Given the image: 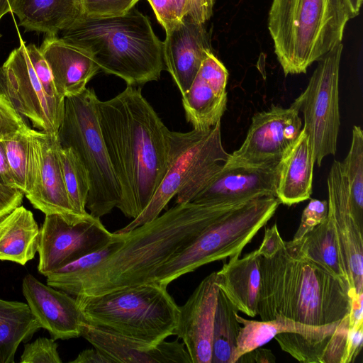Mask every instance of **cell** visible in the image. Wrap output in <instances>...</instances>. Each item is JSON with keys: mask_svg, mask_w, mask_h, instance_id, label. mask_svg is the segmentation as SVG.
Masks as SVG:
<instances>
[{"mask_svg": "<svg viewBox=\"0 0 363 363\" xmlns=\"http://www.w3.org/2000/svg\"><path fill=\"white\" fill-rule=\"evenodd\" d=\"M245 201L176 203L152 220L123 233L122 244L96 266L51 286L76 297L153 282L164 263L219 217Z\"/></svg>", "mask_w": 363, "mask_h": 363, "instance_id": "cell-1", "label": "cell"}, {"mask_svg": "<svg viewBox=\"0 0 363 363\" xmlns=\"http://www.w3.org/2000/svg\"><path fill=\"white\" fill-rule=\"evenodd\" d=\"M102 136L119 183L118 208L135 218L148 205L165 174L171 130L140 88L127 85L107 101H98Z\"/></svg>", "mask_w": 363, "mask_h": 363, "instance_id": "cell-2", "label": "cell"}, {"mask_svg": "<svg viewBox=\"0 0 363 363\" xmlns=\"http://www.w3.org/2000/svg\"><path fill=\"white\" fill-rule=\"evenodd\" d=\"M259 256L257 315L262 320L281 317L320 326L337 322L350 313V284L291 253L284 240L274 252Z\"/></svg>", "mask_w": 363, "mask_h": 363, "instance_id": "cell-3", "label": "cell"}, {"mask_svg": "<svg viewBox=\"0 0 363 363\" xmlns=\"http://www.w3.org/2000/svg\"><path fill=\"white\" fill-rule=\"evenodd\" d=\"M61 33L64 40L88 51L101 70L127 85L157 81L165 69L163 42L149 18L135 8L113 16L83 14Z\"/></svg>", "mask_w": 363, "mask_h": 363, "instance_id": "cell-4", "label": "cell"}, {"mask_svg": "<svg viewBox=\"0 0 363 363\" xmlns=\"http://www.w3.org/2000/svg\"><path fill=\"white\" fill-rule=\"evenodd\" d=\"M351 18L347 0H273L268 29L285 76L306 73L341 43Z\"/></svg>", "mask_w": 363, "mask_h": 363, "instance_id": "cell-5", "label": "cell"}, {"mask_svg": "<svg viewBox=\"0 0 363 363\" xmlns=\"http://www.w3.org/2000/svg\"><path fill=\"white\" fill-rule=\"evenodd\" d=\"M167 287L150 282L75 298L85 323L157 345L174 335L179 314Z\"/></svg>", "mask_w": 363, "mask_h": 363, "instance_id": "cell-6", "label": "cell"}, {"mask_svg": "<svg viewBox=\"0 0 363 363\" xmlns=\"http://www.w3.org/2000/svg\"><path fill=\"white\" fill-rule=\"evenodd\" d=\"M230 154L221 140L220 121L206 130L170 133L165 174L142 213L116 233H125L159 216L170 200L191 202L223 167Z\"/></svg>", "mask_w": 363, "mask_h": 363, "instance_id": "cell-7", "label": "cell"}, {"mask_svg": "<svg viewBox=\"0 0 363 363\" xmlns=\"http://www.w3.org/2000/svg\"><path fill=\"white\" fill-rule=\"evenodd\" d=\"M98 101L89 88L65 97L57 136L60 145L71 147L84 166L89 180L86 208L100 218L120 208L122 194L99 125Z\"/></svg>", "mask_w": 363, "mask_h": 363, "instance_id": "cell-8", "label": "cell"}, {"mask_svg": "<svg viewBox=\"0 0 363 363\" xmlns=\"http://www.w3.org/2000/svg\"><path fill=\"white\" fill-rule=\"evenodd\" d=\"M279 203L275 196H263L232 208L164 263L153 282L167 286L181 276L204 264L240 255L274 216Z\"/></svg>", "mask_w": 363, "mask_h": 363, "instance_id": "cell-9", "label": "cell"}, {"mask_svg": "<svg viewBox=\"0 0 363 363\" xmlns=\"http://www.w3.org/2000/svg\"><path fill=\"white\" fill-rule=\"evenodd\" d=\"M343 45H336L318 61L306 89L291 104L303 115V131L311 144L315 163L337 151L340 126L339 72Z\"/></svg>", "mask_w": 363, "mask_h": 363, "instance_id": "cell-10", "label": "cell"}, {"mask_svg": "<svg viewBox=\"0 0 363 363\" xmlns=\"http://www.w3.org/2000/svg\"><path fill=\"white\" fill-rule=\"evenodd\" d=\"M299 111L294 105H272L255 113L241 146L230 154L226 167H264L279 164L302 130Z\"/></svg>", "mask_w": 363, "mask_h": 363, "instance_id": "cell-11", "label": "cell"}, {"mask_svg": "<svg viewBox=\"0 0 363 363\" xmlns=\"http://www.w3.org/2000/svg\"><path fill=\"white\" fill-rule=\"evenodd\" d=\"M0 91L20 115L31 121L34 128L57 133L65 104L54 101L46 94L21 36L19 46L11 51L0 67Z\"/></svg>", "mask_w": 363, "mask_h": 363, "instance_id": "cell-12", "label": "cell"}, {"mask_svg": "<svg viewBox=\"0 0 363 363\" xmlns=\"http://www.w3.org/2000/svg\"><path fill=\"white\" fill-rule=\"evenodd\" d=\"M99 218L91 214L75 223L57 214L45 215L40 229L38 270L48 276L76 259L103 249L113 239Z\"/></svg>", "mask_w": 363, "mask_h": 363, "instance_id": "cell-13", "label": "cell"}, {"mask_svg": "<svg viewBox=\"0 0 363 363\" xmlns=\"http://www.w3.org/2000/svg\"><path fill=\"white\" fill-rule=\"evenodd\" d=\"M35 161L34 182L26 195L34 208L45 215L57 214L75 223L87 218L72 207L64 182L59 155L60 143L57 133L31 129Z\"/></svg>", "mask_w": 363, "mask_h": 363, "instance_id": "cell-14", "label": "cell"}, {"mask_svg": "<svg viewBox=\"0 0 363 363\" xmlns=\"http://www.w3.org/2000/svg\"><path fill=\"white\" fill-rule=\"evenodd\" d=\"M328 216L333 225L351 294L363 292V229L354 220L340 162L334 160L327 179Z\"/></svg>", "mask_w": 363, "mask_h": 363, "instance_id": "cell-15", "label": "cell"}, {"mask_svg": "<svg viewBox=\"0 0 363 363\" xmlns=\"http://www.w3.org/2000/svg\"><path fill=\"white\" fill-rule=\"evenodd\" d=\"M218 287L216 272L205 277L179 306L174 335L182 340L191 363H211L215 311Z\"/></svg>", "mask_w": 363, "mask_h": 363, "instance_id": "cell-16", "label": "cell"}, {"mask_svg": "<svg viewBox=\"0 0 363 363\" xmlns=\"http://www.w3.org/2000/svg\"><path fill=\"white\" fill-rule=\"evenodd\" d=\"M228 79L226 67L209 52L189 89L182 94L185 117L193 129L206 130L220 121L227 107Z\"/></svg>", "mask_w": 363, "mask_h": 363, "instance_id": "cell-17", "label": "cell"}, {"mask_svg": "<svg viewBox=\"0 0 363 363\" xmlns=\"http://www.w3.org/2000/svg\"><path fill=\"white\" fill-rule=\"evenodd\" d=\"M22 291L41 328L53 340L81 337L85 321L75 297L43 284L29 274L23 279Z\"/></svg>", "mask_w": 363, "mask_h": 363, "instance_id": "cell-18", "label": "cell"}, {"mask_svg": "<svg viewBox=\"0 0 363 363\" xmlns=\"http://www.w3.org/2000/svg\"><path fill=\"white\" fill-rule=\"evenodd\" d=\"M82 337L110 363H191L183 342L151 345L84 323Z\"/></svg>", "mask_w": 363, "mask_h": 363, "instance_id": "cell-19", "label": "cell"}, {"mask_svg": "<svg viewBox=\"0 0 363 363\" xmlns=\"http://www.w3.org/2000/svg\"><path fill=\"white\" fill-rule=\"evenodd\" d=\"M211 52L209 36L203 23L189 15L166 33L163 42L165 69L182 94L189 89L201 62Z\"/></svg>", "mask_w": 363, "mask_h": 363, "instance_id": "cell-20", "label": "cell"}, {"mask_svg": "<svg viewBox=\"0 0 363 363\" xmlns=\"http://www.w3.org/2000/svg\"><path fill=\"white\" fill-rule=\"evenodd\" d=\"M279 166L280 162L264 167L223 166L192 201H245L263 196H276Z\"/></svg>", "mask_w": 363, "mask_h": 363, "instance_id": "cell-21", "label": "cell"}, {"mask_svg": "<svg viewBox=\"0 0 363 363\" xmlns=\"http://www.w3.org/2000/svg\"><path fill=\"white\" fill-rule=\"evenodd\" d=\"M39 48L50 68L57 91L64 98L82 92L101 70L88 51L58 35L46 34Z\"/></svg>", "mask_w": 363, "mask_h": 363, "instance_id": "cell-22", "label": "cell"}, {"mask_svg": "<svg viewBox=\"0 0 363 363\" xmlns=\"http://www.w3.org/2000/svg\"><path fill=\"white\" fill-rule=\"evenodd\" d=\"M229 257L216 272L217 286L238 311L253 318L258 314L257 306L261 286L259 255L257 250L242 257Z\"/></svg>", "mask_w": 363, "mask_h": 363, "instance_id": "cell-23", "label": "cell"}, {"mask_svg": "<svg viewBox=\"0 0 363 363\" xmlns=\"http://www.w3.org/2000/svg\"><path fill=\"white\" fill-rule=\"evenodd\" d=\"M315 160L308 136L301 132L280 162L276 197L292 206L308 199L312 194Z\"/></svg>", "mask_w": 363, "mask_h": 363, "instance_id": "cell-24", "label": "cell"}, {"mask_svg": "<svg viewBox=\"0 0 363 363\" xmlns=\"http://www.w3.org/2000/svg\"><path fill=\"white\" fill-rule=\"evenodd\" d=\"M11 12L26 31L58 33L83 14L82 0H14Z\"/></svg>", "mask_w": 363, "mask_h": 363, "instance_id": "cell-25", "label": "cell"}, {"mask_svg": "<svg viewBox=\"0 0 363 363\" xmlns=\"http://www.w3.org/2000/svg\"><path fill=\"white\" fill-rule=\"evenodd\" d=\"M40 235L33 213L16 207L0 219V260L25 265L38 252Z\"/></svg>", "mask_w": 363, "mask_h": 363, "instance_id": "cell-26", "label": "cell"}, {"mask_svg": "<svg viewBox=\"0 0 363 363\" xmlns=\"http://www.w3.org/2000/svg\"><path fill=\"white\" fill-rule=\"evenodd\" d=\"M284 245L294 255L315 263L350 284L337 238L328 216L301 238L284 241Z\"/></svg>", "mask_w": 363, "mask_h": 363, "instance_id": "cell-27", "label": "cell"}, {"mask_svg": "<svg viewBox=\"0 0 363 363\" xmlns=\"http://www.w3.org/2000/svg\"><path fill=\"white\" fill-rule=\"evenodd\" d=\"M238 321L242 325L237 340L233 356V363L243 354L262 347L269 342L277 334L281 333H298L304 335H324L335 332L339 323L325 325H309L279 317L270 320H254L244 318L235 313Z\"/></svg>", "mask_w": 363, "mask_h": 363, "instance_id": "cell-28", "label": "cell"}, {"mask_svg": "<svg viewBox=\"0 0 363 363\" xmlns=\"http://www.w3.org/2000/svg\"><path fill=\"white\" fill-rule=\"evenodd\" d=\"M40 328L28 303L0 299V363H13L18 345Z\"/></svg>", "mask_w": 363, "mask_h": 363, "instance_id": "cell-29", "label": "cell"}, {"mask_svg": "<svg viewBox=\"0 0 363 363\" xmlns=\"http://www.w3.org/2000/svg\"><path fill=\"white\" fill-rule=\"evenodd\" d=\"M238 310L218 289L214 315L211 363H233L237 340L241 328Z\"/></svg>", "mask_w": 363, "mask_h": 363, "instance_id": "cell-30", "label": "cell"}, {"mask_svg": "<svg viewBox=\"0 0 363 363\" xmlns=\"http://www.w3.org/2000/svg\"><path fill=\"white\" fill-rule=\"evenodd\" d=\"M345 177L352 216L363 229V131L354 125L349 152L341 162Z\"/></svg>", "mask_w": 363, "mask_h": 363, "instance_id": "cell-31", "label": "cell"}, {"mask_svg": "<svg viewBox=\"0 0 363 363\" xmlns=\"http://www.w3.org/2000/svg\"><path fill=\"white\" fill-rule=\"evenodd\" d=\"M30 132L31 128L4 141L16 188L24 196L30 193L34 182L35 161Z\"/></svg>", "mask_w": 363, "mask_h": 363, "instance_id": "cell-32", "label": "cell"}, {"mask_svg": "<svg viewBox=\"0 0 363 363\" xmlns=\"http://www.w3.org/2000/svg\"><path fill=\"white\" fill-rule=\"evenodd\" d=\"M59 155L70 204L77 213L86 216L89 213L86 210V203L89 190L86 170L71 147L60 145Z\"/></svg>", "mask_w": 363, "mask_h": 363, "instance_id": "cell-33", "label": "cell"}, {"mask_svg": "<svg viewBox=\"0 0 363 363\" xmlns=\"http://www.w3.org/2000/svg\"><path fill=\"white\" fill-rule=\"evenodd\" d=\"M333 333L304 335L286 332L279 333L274 338L283 351L298 362L323 363L324 354Z\"/></svg>", "mask_w": 363, "mask_h": 363, "instance_id": "cell-34", "label": "cell"}, {"mask_svg": "<svg viewBox=\"0 0 363 363\" xmlns=\"http://www.w3.org/2000/svg\"><path fill=\"white\" fill-rule=\"evenodd\" d=\"M166 33L188 14V0H147Z\"/></svg>", "mask_w": 363, "mask_h": 363, "instance_id": "cell-35", "label": "cell"}, {"mask_svg": "<svg viewBox=\"0 0 363 363\" xmlns=\"http://www.w3.org/2000/svg\"><path fill=\"white\" fill-rule=\"evenodd\" d=\"M26 50L35 74L46 94L54 101L65 104V98L58 94L50 68L40 48L30 43L26 45Z\"/></svg>", "mask_w": 363, "mask_h": 363, "instance_id": "cell-36", "label": "cell"}, {"mask_svg": "<svg viewBox=\"0 0 363 363\" xmlns=\"http://www.w3.org/2000/svg\"><path fill=\"white\" fill-rule=\"evenodd\" d=\"M21 363H62L57 344L52 338L38 337L24 345Z\"/></svg>", "mask_w": 363, "mask_h": 363, "instance_id": "cell-37", "label": "cell"}, {"mask_svg": "<svg viewBox=\"0 0 363 363\" xmlns=\"http://www.w3.org/2000/svg\"><path fill=\"white\" fill-rule=\"evenodd\" d=\"M29 129L22 116L0 91V142L11 139Z\"/></svg>", "mask_w": 363, "mask_h": 363, "instance_id": "cell-38", "label": "cell"}, {"mask_svg": "<svg viewBox=\"0 0 363 363\" xmlns=\"http://www.w3.org/2000/svg\"><path fill=\"white\" fill-rule=\"evenodd\" d=\"M139 0H82L84 14L89 16H113L123 15Z\"/></svg>", "mask_w": 363, "mask_h": 363, "instance_id": "cell-39", "label": "cell"}, {"mask_svg": "<svg viewBox=\"0 0 363 363\" xmlns=\"http://www.w3.org/2000/svg\"><path fill=\"white\" fill-rule=\"evenodd\" d=\"M328 201L312 199L303 211L299 226L293 240L301 238L306 233L324 221L328 216Z\"/></svg>", "mask_w": 363, "mask_h": 363, "instance_id": "cell-40", "label": "cell"}, {"mask_svg": "<svg viewBox=\"0 0 363 363\" xmlns=\"http://www.w3.org/2000/svg\"><path fill=\"white\" fill-rule=\"evenodd\" d=\"M23 193L0 182V219L21 205Z\"/></svg>", "mask_w": 363, "mask_h": 363, "instance_id": "cell-41", "label": "cell"}, {"mask_svg": "<svg viewBox=\"0 0 363 363\" xmlns=\"http://www.w3.org/2000/svg\"><path fill=\"white\" fill-rule=\"evenodd\" d=\"M211 0H188V14L195 21L204 23L213 13Z\"/></svg>", "mask_w": 363, "mask_h": 363, "instance_id": "cell-42", "label": "cell"}, {"mask_svg": "<svg viewBox=\"0 0 363 363\" xmlns=\"http://www.w3.org/2000/svg\"><path fill=\"white\" fill-rule=\"evenodd\" d=\"M363 342V325L350 328L345 363L354 362L361 352Z\"/></svg>", "mask_w": 363, "mask_h": 363, "instance_id": "cell-43", "label": "cell"}, {"mask_svg": "<svg viewBox=\"0 0 363 363\" xmlns=\"http://www.w3.org/2000/svg\"><path fill=\"white\" fill-rule=\"evenodd\" d=\"M275 361L276 357L270 350L259 347L241 355L235 363H272Z\"/></svg>", "mask_w": 363, "mask_h": 363, "instance_id": "cell-44", "label": "cell"}, {"mask_svg": "<svg viewBox=\"0 0 363 363\" xmlns=\"http://www.w3.org/2000/svg\"><path fill=\"white\" fill-rule=\"evenodd\" d=\"M0 182L6 186L16 188L6 157L4 141L0 142Z\"/></svg>", "mask_w": 363, "mask_h": 363, "instance_id": "cell-45", "label": "cell"}, {"mask_svg": "<svg viewBox=\"0 0 363 363\" xmlns=\"http://www.w3.org/2000/svg\"><path fill=\"white\" fill-rule=\"evenodd\" d=\"M72 363H110L97 350L87 349L82 351Z\"/></svg>", "mask_w": 363, "mask_h": 363, "instance_id": "cell-46", "label": "cell"}, {"mask_svg": "<svg viewBox=\"0 0 363 363\" xmlns=\"http://www.w3.org/2000/svg\"><path fill=\"white\" fill-rule=\"evenodd\" d=\"M14 0H0V21L2 17L11 12V7Z\"/></svg>", "mask_w": 363, "mask_h": 363, "instance_id": "cell-47", "label": "cell"}, {"mask_svg": "<svg viewBox=\"0 0 363 363\" xmlns=\"http://www.w3.org/2000/svg\"><path fill=\"white\" fill-rule=\"evenodd\" d=\"M352 18L356 17L360 10V7L362 6V0H347Z\"/></svg>", "mask_w": 363, "mask_h": 363, "instance_id": "cell-48", "label": "cell"}, {"mask_svg": "<svg viewBox=\"0 0 363 363\" xmlns=\"http://www.w3.org/2000/svg\"><path fill=\"white\" fill-rule=\"evenodd\" d=\"M1 33H0V38H1Z\"/></svg>", "mask_w": 363, "mask_h": 363, "instance_id": "cell-49", "label": "cell"}, {"mask_svg": "<svg viewBox=\"0 0 363 363\" xmlns=\"http://www.w3.org/2000/svg\"><path fill=\"white\" fill-rule=\"evenodd\" d=\"M211 1H214V0H211Z\"/></svg>", "mask_w": 363, "mask_h": 363, "instance_id": "cell-50", "label": "cell"}]
</instances>
